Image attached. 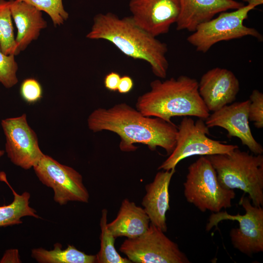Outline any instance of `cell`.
I'll return each mask as SVG.
<instances>
[{"instance_id":"1","label":"cell","mask_w":263,"mask_h":263,"mask_svg":"<svg viewBox=\"0 0 263 263\" xmlns=\"http://www.w3.org/2000/svg\"><path fill=\"white\" fill-rule=\"evenodd\" d=\"M87 125L94 132L108 131L117 134L119 148L124 152L135 151L134 144L139 143L152 151L161 147L169 155L175 148L178 133V127L171 121L145 116L125 103L95 109L88 117Z\"/></svg>"},{"instance_id":"2","label":"cell","mask_w":263,"mask_h":263,"mask_svg":"<svg viewBox=\"0 0 263 263\" xmlns=\"http://www.w3.org/2000/svg\"><path fill=\"white\" fill-rule=\"evenodd\" d=\"M86 38L110 42L125 56L148 62L153 74L165 78L169 68L167 45L138 25L132 17L99 13Z\"/></svg>"},{"instance_id":"3","label":"cell","mask_w":263,"mask_h":263,"mask_svg":"<svg viewBox=\"0 0 263 263\" xmlns=\"http://www.w3.org/2000/svg\"><path fill=\"white\" fill-rule=\"evenodd\" d=\"M150 90L140 95L136 109L143 115L171 122L174 116H196L205 120L209 111L198 91V82L187 75L154 80Z\"/></svg>"},{"instance_id":"4","label":"cell","mask_w":263,"mask_h":263,"mask_svg":"<svg viewBox=\"0 0 263 263\" xmlns=\"http://www.w3.org/2000/svg\"><path fill=\"white\" fill-rule=\"evenodd\" d=\"M225 189L238 188L248 194L252 204L263 205V155H252L239 148L229 153L206 156Z\"/></svg>"},{"instance_id":"5","label":"cell","mask_w":263,"mask_h":263,"mask_svg":"<svg viewBox=\"0 0 263 263\" xmlns=\"http://www.w3.org/2000/svg\"><path fill=\"white\" fill-rule=\"evenodd\" d=\"M184 183L187 201L201 211H220L231 207L235 197L233 189H226L220 185L216 171L206 156H202L188 167Z\"/></svg>"},{"instance_id":"6","label":"cell","mask_w":263,"mask_h":263,"mask_svg":"<svg viewBox=\"0 0 263 263\" xmlns=\"http://www.w3.org/2000/svg\"><path fill=\"white\" fill-rule=\"evenodd\" d=\"M255 7L247 4L231 12H222L215 18L199 25L187 41L195 47L197 51L205 53L216 43L252 36L260 41L263 36L254 28L244 24L248 13Z\"/></svg>"},{"instance_id":"7","label":"cell","mask_w":263,"mask_h":263,"mask_svg":"<svg viewBox=\"0 0 263 263\" xmlns=\"http://www.w3.org/2000/svg\"><path fill=\"white\" fill-rule=\"evenodd\" d=\"M209 134V128L204 119L199 118L194 121L190 117L184 116L178 127L175 148L158 169H175L181 160L190 156L229 153L239 148L237 145L225 144L212 139L208 137Z\"/></svg>"},{"instance_id":"8","label":"cell","mask_w":263,"mask_h":263,"mask_svg":"<svg viewBox=\"0 0 263 263\" xmlns=\"http://www.w3.org/2000/svg\"><path fill=\"white\" fill-rule=\"evenodd\" d=\"M245 210L244 215L238 213L235 215L226 211L212 213L206 225V230L217 226L223 220L237 221L239 227L232 228L229 235L233 247L241 252L251 256L263 251V209L251 203L248 197L243 195L239 202Z\"/></svg>"},{"instance_id":"9","label":"cell","mask_w":263,"mask_h":263,"mask_svg":"<svg viewBox=\"0 0 263 263\" xmlns=\"http://www.w3.org/2000/svg\"><path fill=\"white\" fill-rule=\"evenodd\" d=\"M119 249L132 263H190L178 244L151 223L142 235L124 240Z\"/></svg>"},{"instance_id":"10","label":"cell","mask_w":263,"mask_h":263,"mask_svg":"<svg viewBox=\"0 0 263 263\" xmlns=\"http://www.w3.org/2000/svg\"><path fill=\"white\" fill-rule=\"evenodd\" d=\"M33 168L39 181L53 189L54 200L60 205L70 201L88 203L89 194L82 176L73 168L44 154Z\"/></svg>"},{"instance_id":"11","label":"cell","mask_w":263,"mask_h":263,"mask_svg":"<svg viewBox=\"0 0 263 263\" xmlns=\"http://www.w3.org/2000/svg\"><path fill=\"white\" fill-rule=\"evenodd\" d=\"M1 126L5 138L4 151L11 162L24 169L36 166L44 154L26 114L2 119Z\"/></svg>"},{"instance_id":"12","label":"cell","mask_w":263,"mask_h":263,"mask_svg":"<svg viewBox=\"0 0 263 263\" xmlns=\"http://www.w3.org/2000/svg\"><path fill=\"white\" fill-rule=\"evenodd\" d=\"M129 5L134 22L155 37L168 33L180 12L179 0H130Z\"/></svg>"},{"instance_id":"13","label":"cell","mask_w":263,"mask_h":263,"mask_svg":"<svg viewBox=\"0 0 263 263\" xmlns=\"http://www.w3.org/2000/svg\"><path fill=\"white\" fill-rule=\"evenodd\" d=\"M250 102L248 99L225 105L209 114L205 122L208 128L219 127L225 129L228 137L239 138L254 154H262L263 146L254 138L249 125Z\"/></svg>"},{"instance_id":"14","label":"cell","mask_w":263,"mask_h":263,"mask_svg":"<svg viewBox=\"0 0 263 263\" xmlns=\"http://www.w3.org/2000/svg\"><path fill=\"white\" fill-rule=\"evenodd\" d=\"M239 89L238 78L225 68L210 69L198 82L199 93L209 112L218 110L233 102Z\"/></svg>"},{"instance_id":"15","label":"cell","mask_w":263,"mask_h":263,"mask_svg":"<svg viewBox=\"0 0 263 263\" xmlns=\"http://www.w3.org/2000/svg\"><path fill=\"white\" fill-rule=\"evenodd\" d=\"M179 2L176 29L192 32L199 25L211 19L216 14L244 5L235 0H179Z\"/></svg>"},{"instance_id":"16","label":"cell","mask_w":263,"mask_h":263,"mask_svg":"<svg viewBox=\"0 0 263 263\" xmlns=\"http://www.w3.org/2000/svg\"><path fill=\"white\" fill-rule=\"evenodd\" d=\"M175 169L158 172L153 181L145 186L141 204L150 223L164 232L167 231L166 214L169 209V188Z\"/></svg>"},{"instance_id":"17","label":"cell","mask_w":263,"mask_h":263,"mask_svg":"<svg viewBox=\"0 0 263 263\" xmlns=\"http://www.w3.org/2000/svg\"><path fill=\"white\" fill-rule=\"evenodd\" d=\"M12 19L18 32L15 38L17 55L38 38L41 30L47 26L41 11L24 1L10 0Z\"/></svg>"},{"instance_id":"18","label":"cell","mask_w":263,"mask_h":263,"mask_svg":"<svg viewBox=\"0 0 263 263\" xmlns=\"http://www.w3.org/2000/svg\"><path fill=\"white\" fill-rule=\"evenodd\" d=\"M150 220L143 207L126 198L123 200L116 218L107 223V227L115 238H136L149 228Z\"/></svg>"},{"instance_id":"19","label":"cell","mask_w":263,"mask_h":263,"mask_svg":"<svg viewBox=\"0 0 263 263\" xmlns=\"http://www.w3.org/2000/svg\"><path fill=\"white\" fill-rule=\"evenodd\" d=\"M0 180L6 183L14 195L13 201L11 204L0 206V227L21 224V218L25 216L39 218L36 210L29 206L30 194L29 192L25 191L21 194L17 193L9 184L2 172L0 173Z\"/></svg>"},{"instance_id":"20","label":"cell","mask_w":263,"mask_h":263,"mask_svg":"<svg viewBox=\"0 0 263 263\" xmlns=\"http://www.w3.org/2000/svg\"><path fill=\"white\" fill-rule=\"evenodd\" d=\"M31 256L40 263H94L95 255H88L68 245L64 249L59 243L54 244L53 249L48 250L40 247L32 250Z\"/></svg>"},{"instance_id":"21","label":"cell","mask_w":263,"mask_h":263,"mask_svg":"<svg viewBox=\"0 0 263 263\" xmlns=\"http://www.w3.org/2000/svg\"><path fill=\"white\" fill-rule=\"evenodd\" d=\"M108 210L102 209L100 221V248L95 255L97 263H131L127 258L121 256L114 247L116 239L107 227Z\"/></svg>"},{"instance_id":"22","label":"cell","mask_w":263,"mask_h":263,"mask_svg":"<svg viewBox=\"0 0 263 263\" xmlns=\"http://www.w3.org/2000/svg\"><path fill=\"white\" fill-rule=\"evenodd\" d=\"M10 1L0 0V48L5 55H17Z\"/></svg>"},{"instance_id":"23","label":"cell","mask_w":263,"mask_h":263,"mask_svg":"<svg viewBox=\"0 0 263 263\" xmlns=\"http://www.w3.org/2000/svg\"><path fill=\"white\" fill-rule=\"evenodd\" d=\"M24 1L46 13L50 17L55 26L64 23L69 14L63 7L62 0H17Z\"/></svg>"},{"instance_id":"24","label":"cell","mask_w":263,"mask_h":263,"mask_svg":"<svg viewBox=\"0 0 263 263\" xmlns=\"http://www.w3.org/2000/svg\"><path fill=\"white\" fill-rule=\"evenodd\" d=\"M14 55L4 54L0 48V83L9 89L18 82V65Z\"/></svg>"},{"instance_id":"25","label":"cell","mask_w":263,"mask_h":263,"mask_svg":"<svg viewBox=\"0 0 263 263\" xmlns=\"http://www.w3.org/2000/svg\"><path fill=\"white\" fill-rule=\"evenodd\" d=\"M19 94L22 100L28 104L39 101L43 96V89L39 81L34 78H27L21 82Z\"/></svg>"},{"instance_id":"26","label":"cell","mask_w":263,"mask_h":263,"mask_svg":"<svg viewBox=\"0 0 263 263\" xmlns=\"http://www.w3.org/2000/svg\"><path fill=\"white\" fill-rule=\"evenodd\" d=\"M248 107L249 121L254 122L257 129L263 128V94L258 90H254L250 96Z\"/></svg>"},{"instance_id":"27","label":"cell","mask_w":263,"mask_h":263,"mask_svg":"<svg viewBox=\"0 0 263 263\" xmlns=\"http://www.w3.org/2000/svg\"><path fill=\"white\" fill-rule=\"evenodd\" d=\"M120 77V75L115 72H111L107 74L104 79V85L106 89L112 92L116 91Z\"/></svg>"},{"instance_id":"28","label":"cell","mask_w":263,"mask_h":263,"mask_svg":"<svg viewBox=\"0 0 263 263\" xmlns=\"http://www.w3.org/2000/svg\"><path fill=\"white\" fill-rule=\"evenodd\" d=\"M133 86L132 78L129 75H123L120 77L117 91L121 94H126L132 90Z\"/></svg>"},{"instance_id":"29","label":"cell","mask_w":263,"mask_h":263,"mask_svg":"<svg viewBox=\"0 0 263 263\" xmlns=\"http://www.w3.org/2000/svg\"><path fill=\"white\" fill-rule=\"evenodd\" d=\"M242 1L247 3V4L253 5L255 7L263 3V0H242Z\"/></svg>"},{"instance_id":"30","label":"cell","mask_w":263,"mask_h":263,"mask_svg":"<svg viewBox=\"0 0 263 263\" xmlns=\"http://www.w3.org/2000/svg\"><path fill=\"white\" fill-rule=\"evenodd\" d=\"M5 151L0 150V158L4 155Z\"/></svg>"}]
</instances>
